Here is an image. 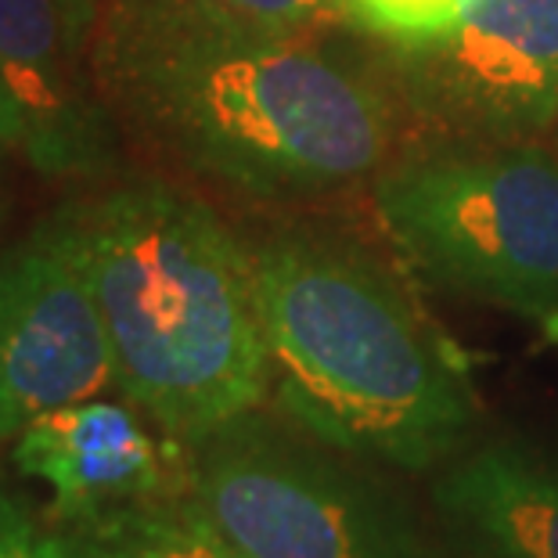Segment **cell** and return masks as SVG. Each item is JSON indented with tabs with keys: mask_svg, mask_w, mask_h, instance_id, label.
Returning <instances> with one entry per match:
<instances>
[{
	"mask_svg": "<svg viewBox=\"0 0 558 558\" xmlns=\"http://www.w3.org/2000/svg\"><path fill=\"white\" fill-rule=\"evenodd\" d=\"M90 73L120 134L264 206L336 195L393 162V80L336 37H292L202 0H105Z\"/></svg>",
	"mask_w": 558,
	"mask_h": 558,
	"instance_id": "obj_1",
	"label": "cell"
},
{
	"mask_svg": "<svg viewBox=\"0 0 558 558\" xmlns=\"http://www.w3.org/2000/svg\"><path fill=\"white\" fill-rule=\"evenodd\" d=\"M248 259L284 418L403 472L465 447L469 378L372 248L336 228L281 223L248 242Z\"/></svg>",
	"mask_w": 558,
	"mask_h": 558,
	"instance_id": "obj_2",
	"label": "cell"
},
{
	"mask_svg": "<svg viewBox=\"0 0 558 558\" xmlns=\"http://www.w3.org/2000/svg\"><path fill=\"white\" fill-rule=\"evenodd\" d=\"M83 264L123 397L173 444L264 403L270 389L248 242L170 181L76 202Z\"/></svg>",
	"mask_w": 558,
	"mask_h": 558,
	"instance_id": "obj_3",
	"label": "cell"
},
{
	"mask_svg": "<svg viewBox=\"0 0 558 558\" xmlns=\"http://www.w3.org/2000/svg\"><path fill=\"white\" fill-rule=\"evenodd\" d=\"M375 217L433 289L515 314L558 342V156L530 141L393 159Z\"/></svg>",
	"mask_w": 558,
	"mask_h": 558,
	"instance_id": "obj_4",
	"label": "cell"
},
{
	"mask_svg": "<svg viewBox=\"0 0 558 558\" xmlns=\"http://www.w3.org/2000/svg\"><path fill=\"white\" fill-rule=\"evenodd\" d=\"M187 494L248 558H422L418 522L353 454L253 408L184 447Z\"/></svg>",
	"mask_w": 558,
	"mask_h": 558,
	"instance_id": "obj_5",
	"label": "cell"
},
{
	"mask_svg": "<svg viewBox=\"0 0 558 558\" xmlns=\"http://www.w3.org/2000/svg\"><path fill=\"white\" fill-rule=\"evenodd\" d=\"M408 112L447 141H530L558 123V0H472L386 62Z\"/></svg>",
	"mask_w": 558,
	"mask_h": 558,
	"instance_id": "obj_6",
	"label": "cell"
},
{
	"mask_svg": "<svg viewBox=\"0 0 558 558\" xmlns=\"http://www.w3.org/2000/svg\"><path fill=\"white\" fill-rule=\"evenodd\" d=\"M109 383L112 347L83 264L76 206H62L0 253V439Z\"/></svg>",
	"mask_w": 558,
	"mask_h": 558,
	"instance_id": "obj_7",
	"label": "cell"
},
{
	"mask_svg": "<svg viewBox=\"0 0 558 558\" xmlns=\"http://www.w3.org/2000/svg\"><path fill=\"white\" fill-rule=\"evenodd\" d=\"M0 87L19 156L47 181H94L120 162V126L62 0H0Z\"/></svg>",
	"mask_w": 558,
	"mask_h": 558,
	"instance_id": "obj_8",
	"label": "cell"
},
{
	"mask_svg": "<svg viewBox=\"0 0 558 558\" xmlns=\"http://www.w3.org/2000/svg\"><path fill=\"white\" fill-rule=\"evenodd\" d=\"M177 447L159 444L130 400L90 397L37 414L15 436V465L51 486L54 522H73L170 494Z\"/></svg>",
	"mask_w": 558,
	"mask_h": 558,
	"instance_id": "obj_9",
	"label": "cell"
},
{
	"mask_svg": "<svg viewBox=\"0 0 558 558\" xmlns=\"http://www.w3.org/2000/svg\"><path fill=\"white\" fill-rule=\"evenodd\" d=\"M447 530L501 558H558V444L497 436L458 450L433 483Z\"/></svg>",
	"mask_w": 558,
	"mask_h": 558,
	"instance_id": "obj_10",
	"label": "cell"
},
{
	"mask_svg": "<svg viewBox=\"0 0 558 558\" xmlns=\"http://www.w3.org/2000/svg\"><path fill=\"white\" fill-rule=\"evenodd\" d=\"M73 558H248L187 497H151L73 522H54Z\"/></svg>",
	"mask_w": 558,
	"mask_h": 558,
	"instance_id": "obj_11",
	"label": "cell"
},
{
	"mask_svg": "<svg viewBox=\"0 0 558 558\" xmlns=\"http://www.w3.org/2000/svg\"><path fill=\"white\" fill-rule=\"evenodd\" d=\"M472 0H347L357 33L383 40L386 51L439 37Z\"/></svg>",
	"mask_w": 558,
	"mask_h": 558,
	"instance_id": "obj_12",
	"label": "cell"
},
{
	"mask_svg": "<svg viewBox=\"0 0 558 558\" xmlns=\"http://www.w3.org/2000/svg\"><path fill=\"white\" fill-rule=\"evenodd\" d=\"M202 4L292 37H336L342 29H357L347 0H202Z\"/></svg>",
	"mask_w": 558,
	"mask_h": 558,
	"instance_id": "obj_13",
	"label": "cell"
},
{
	"mask_svg": "<svg viewBox=\"0 0 558 558\" xmlns=\"http://www.w3.org/2000/svg\"><path fill=\"white\" fill-rule=\"evenodd\" d=\"M0 558H73V551L54 526H40L19 501L0 494Z\"/></svg>",
	"mask_w": 558,
	"mask_h": 558,
	"instance_id": "obj_14",
	"label": "cell"
},
{
	"mask_svg": "<svg viewBox=\"0 0 558 558\" xmlns=\"http://www.w3.org/2000/svg\"><path fill=\"white\" fill-rule=\"evenodd\" d=\"M422 558H501L497 551H490L486 544L472 541V537H461V533L447 530V541H436V544H425V555Z\"/></svg>",
	"mask_w": 558,
	"mask_h": 558,
	"instance_id": "obj_15",
	"label": "cell"
},
{
	"mask_svg": "<svg viewBox=\"0 0 558 558\" xmlns=\"http://www.w3.org/2000/svg\"><path fill=\"white\" fill-rule=\"evenodd\" d=\"M101 4H105V0H62V8H65L69 22H73L76 37H80V40H87V47H90V33H94V26H98Z\"/></svg>",
	"mask_w": 558,
	"mask_h": 558,
	"instance_id": "obj_16",
	"label": "cell"
},
{
	"mask_svg": "<svg viewBox=\"0 0 558 558\" xmlns=\"http://www.w3.org/2000/svg\"><path fill=\"white\" fill-rule=\"evenodd\" d=\"M11 151L19 156V134H15V116H11V105L4 98V87H0V159L11 156Z\"/></svg>",
	"mask_w": 558,
	"mask_h": 558,
	"instance_id": "obj_17",
	"label": "cell"
}]
</instances>
